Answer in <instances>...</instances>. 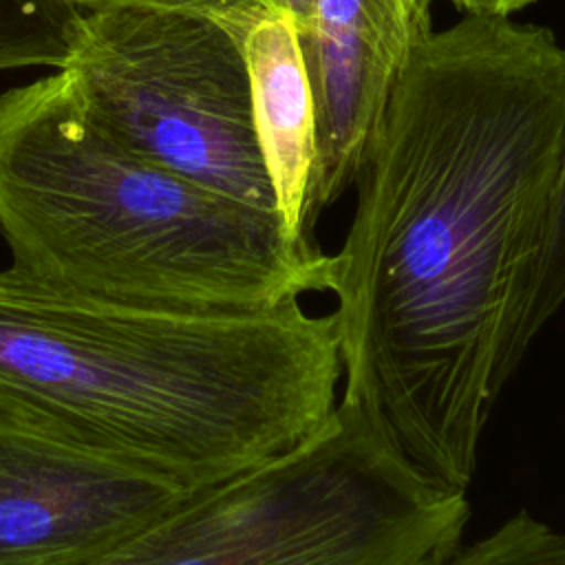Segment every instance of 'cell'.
Segmentation results:
<instances>
[{
  "label": "cell",
  "mask_w": 565,
  "mask_h": 565,
  "mask_svg": "<svg viewBox=\"0 0 565 565\" xmlns=\"http://www.w3.org/2000/svg\"><path fill=\"white\" fill-rule=\"evenodd\" d=\"M243 51L249 75L258 148L287 230L311 245L307 225L316 166V104L298 31L282 9L247 26Z\"/></svg>",
  "instance_id": "8"
},
{
  "label": "cell",
  "mask_w": 565,
  "mask_h": 565,
  "mask_svg": "<svg viewBox=\"0 0 565 565\" xmlns=\"http://www.w3.org/2000/svg\"><path fill=\"white\" fill-rule=\"evenodd\" d=\"M468 494L433 486L338 402L296 450L203 488L82 565H441Z\"/></svg>",
  "instance_id": "4"
},
{
  "label": "cell",
  "mask_w": 565,
  "mask_h": 565,
  "mask_svg": "<svg viewBox=\"0 0 565 565\" xmlns=\"http://www.w3.org/2000/svg\"><path fill=\"white\" fill-rule=\"evenodd\" d=\"M106 4H150V7H168V9H185L214 15L241 33L247 31L258 18L278 9L274 0H93L90 7Z\"/></svg>",
  "instance_id": "11"
},
{
  "label": "cell",
  "mask_w": 565,
  "mask_h": 565,
  "mask_svg": "<svg viewBox=\"0 0 565 565\" xmlns=\"http://www.w3.org/2000/svg\"><path fill=\"white\" fill-rule=\"evenodd\" d=\"M441 565H565V530L516 510L490 532L463 541Z\"/></svg>",
  "instance_id": "9"
},
{
  "label": "cell",
  "mask_w": 565,
  "mask_h": 565,
  "mask_svg": "<svg viewBox=\"0 0 565 565\" xmlns=\"http://www.w3.org/2000/svg\"><path fill=\"white\" fill-rule=\"evenodd\" d=\"M565 135V46L466 15L413 44L369 135L322 291L340 404L433 486L468 494L494 402L523 362Z\"/></svg>",
  "instance_id": "1"
},
{
  "label": "cell",
  "mask_w": 565,
  "mask_h": 565,
  "mask_svg": "<svg viewBox=\"0 0 565 565\" xmlns=\"http://www.w3.org/2000/svg\"><path fill=\"white\" fill-rule=\"evenodd\" d=\"M565 305V135L558 154V168L552 190V203L545 225L543 249L527 313L521 324V351L527 353L534 338Z\"/></svg>",
  "instance_id": "10"
},
{
  "label": "cell",
  "mask_w": 565,
  "mask_h": 565,
  "mask_svg": "<svg viewBox=\"0 0 565 565\" xmlns=\"http://www.w3.org/2000/svg\"><path fill=\"white\" fill-rule=\"evenodd\" d=\"M430 29L417 0H316L300 44L316 104V166L307 225L355 183L384 99L413 44Z\"/></svg>",
  "instance_id": "7"
},
{
  "label": "cell",
  "mask_w": 565,
  "mask_h": 565,
  "mask_svg": "<svg viewBox=\"0 0 565 565\" xmlns=\"http://www.w3.org/2000/svg\"><path fill=\"white\" fill-rule=\"evenodd\" d=\"M333 313L141 309L0 271V415L199 492L316 437L338 408Z\"/></svg>",
  "instance_id": "2"
},
{
  "label": "cell",
  "mask_w": 565,
  "mask_h": 565,
  "mask_svg": "<svg viewBox=\"0 0 565 565\" xmlns=\"http://www.w3.org/2000/svg\"><path fill=\"white\" fill-rule=\"evenodd\" d=\"M192 494L0 415V565H82Z\"/></svg>",
  "instance_id": "6"
},
{
  "label": "cell",
  "mask_w": 565,
  "mask_h": 565,
  "mask_svg": "<svg viewBox=\"0 0 565 565\" xmlns=\"http://www.w3.org/2000/svg\"><path fill=\"white\" fill-rule=\"evenodd\" d=\"M0 236L22 280L170 311H263L322 291L327 254L163 170L86 113L64 71L0 95Z\"/></svg>",
  "instance_id": "3"
},
{
  "label": "cell",
  "mask_w": 565,
  "mask_h": 565,
  "mask_svg": "<svg viewBox=\"0 0 565 565\" xmlns=\"http://www.w3.org/2000/svg\"><path fill=\"white\" fill-rule=\"evenodd\" d=\"M60 2H66V4H73V7H82V9H88L93 4V0H60Z\"/></svg>",
  "instance_id": "14"
},
{
  "label": "cell",
  "mask_w": 565,
  "mask_h": 565,
  "mask_svg": "<svg viewBox=\"0 0 565 565\" xmlns=\"http://www.w3.org/2000/svg\"><path fill=\"white\" fill-rule=\"evenodd\" d=\"M278 9H282L300 38V44L311 35L313 29V9H316V0H274Z\"/></svg>",
  "instance_id": "13"
},
{
  "label": "cell",
  "mask_w": 565,
  "mask_h": 565,
  "mask_svg": "<svg viewBox=\"0 0 565 565\" xmlns=\"http://www.w3.org/2000/svg\"><path fill=\"white\" fill-rule=\"evenodd\" d=\"M422 7L430 9L433 0H417ZM466 15H512L514 11L536 2V0H450Z\"/></svg>",
  "instance_id": "12"
},
{
  "label": "cell",
  "mask_w": 565,
  "mask_h": 565,
  "mask_svg": "<svg viewBox=\"0 0 565 565\" xmlns=\"http://www.w3.org/2000/svg\"><path fill=\"white\" fill-rule=\"evenodd\" d=\"M243 35L199 11L88 7L62 24L57 66L93 121L130 152L278 212L254 130Z\"/></svg>",
  "instance_id": "5"
}]
</instances>
